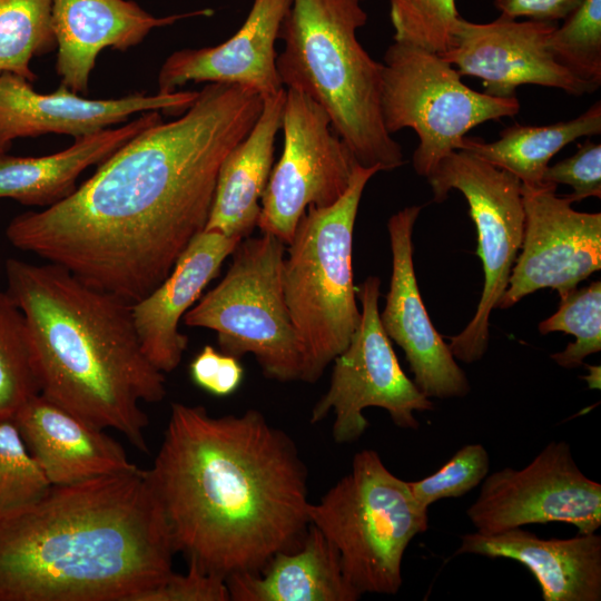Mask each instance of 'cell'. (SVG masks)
Instances as JSON below:
<instances>
[{
    "mask_svg": "<svg viewBox=\"0 0 601 601\" xmlns=\"http://www.w3.org/2000/svg\"><path fill=\"white\" fill-rule=\"evenodd\" d=\"M262 108L253 89L207 83L178 119L138 134L70 196L14 217L7 239L92 287L139 302L205 229L220 165Z\"/></svg>",
    "mask_w": 601,
    "mask_h": 601,
    "instance_id": "cell-1",
    "label": "cell"
},
{
    "mask_svg": "<svg viewBox=\"0 0 601 601\" xmlns=\"http://www.w3.org/2000/svg\"><path fill=\"white\" fill-rule=\"evenodd\" d=\"M146 475L176 553L225 579L259 573L297 549L311 524L296 444L257 410L215 416L171 403Z\"/></svg>",
    "mask_w": 601,
    "mask_h": 601,
    "instance_id": "cell-2",
    "label": "cell"
},
{
    "mask_svg": "<svg viewBox=\"0 0 601 601\" xmlns=\"http://www.w3.org/2000/svg\"><path fill=\"white\" fill-rule=\"evenodd\" d=\"M175 553L146 470L50 485L0 511V601H137Z\"/></svg>",
    "mask_w": 601,
    "mask_h": 601,
    "instance_id": "cell-3",
    "label": "cell"
},
{
    "mask_svg": "<svg viewBox=\"0 0 601 601\" xmlns=\"http://www.w3.org/2000/svg\"><path fill=\"white\" fill-rule=\"evenodd\" d=\"M6 276L26 321L39 393L148 452L141 403L162 401L166 380L141 348L132 304L49 262L9 258Z\"/></svg>",
    "mask_w": 601,
    "mask_h": 601,
    "instance_id": "cell-4",
    "label": "cell"
},
{
    "mask_svg": "<svg viewBox=\"0 0 601 601\" xmlns=\"http://www.w3.org/2000/svg\"><path fill=\"white\" fill-rule=\"evenodd\" d=\"M359 1L292 0L276 66L283 86L325 110L358 165L393 170L404 164V155L382 117V63L356 37L367 21Z\"/></svg>",
    "mask_w": 601,
    "mask_h": 601,
    "instance_id": "cell-5",
    "label": "cell"
},
{
    "mask_svg": "<svg viewBox=\"0 0 601 601\" xmlns=\"http://www.w3.org/2000/svg\"><path fill=\"white\" fill-rule=\"evenodd\" d=\"M378 171L356 165L348 188L335 204L308 206L286 249L283 288L302 344V382L318 381L358 327L353 231L364 188Z\"/></svg>",
    "mask_w": 601,
    "mask_h": 601,
    "instance_id": "cell-6",
    "label": "cell"
},
{
    "mask_svg": "<svg viewBox=\"0 0 601 601\" xmlns=\"http://www.w3.org/2000/svg\"><path fill=\"white\" fill-rule=\"evenodd\" d=\"M309 523L337 550L343 573L359 592L396 594L411 541L428 529V510L408 481L393 474L374 450L357 452L351 470L317 503Z\"/></svg>",
    "mask_w": 601,
    "mask_h": 601,
    "instance_id": "cell-7",
    "label": "cell"
},
{
    "mask_svg": "<svg viewBox=\"0 0 601 601\" xmlns=\"http://www.w3.org/2000/svg\"><path fill=\"white\" fill-rule=\"evenodd\" d=\"M285 244L274 235L243 238L223 279L184 315L190 327L213 329L223 353L252 354L263 374L300 381L303 351L283 288Z\"/></svg>",
    "mask_w": 601,
    "mask_h": 601,
    "instance_id": "cell-8",
    "label": "cell"
},
{
    "mask_svg": "<svg viewBox=\"0 0 601 601\" xmlns=\"http://www.w3.org/2000/svg\"><path fill=\"white\" fill-rule=\"evenodd\" d=\"M381 110L391 135L404 128L416 132L413 167L427 178L457 150L467 131L489 120L514 117L520 102L516 97L475 91L439 53L394 41L382 63Z\"/></svg>",
    "mask_w": 601,
    "mask_h": 601,
    "instance_id": "cell-9",
    "label": "cell"
},
{
    "mask_svg": "<svg viewBox=\"0 0 601 601\" xmlns=\"http://www.w3.org/2000/svg\"><path fill=\"white\" fill-rule=\"evenodd\" d=\"M426 179L436 203L444 201L452 189L461 191L476 227L477 256L484 274L482 294L470 323L450 337L449 343L455 359L472 364L487 351L490 315L508 287L521 249L524 230L521 181L464 150L444 157Z\"/></svg>",
    "mask_w": 601,
    "mask_h": 601,
    "instance_id": "cell-10",
    "label": "cell"
},
{
    "mask_svg": "<svg viewBox=\"0 0 601 601\" xmlns=\"http://www.w3.org/2000/svg\"><path fill=\"white\" fill-rule=\"evenodd\" d=\"M381 280L368 276L357 288L361 321L347 347L335 357L326 393L312 408L309 422L319 423L334 414L332 435L336 443L357 441L367 430L363 412L385 410L401 428L417 430L415 412L434 405L403 372L391 339L380 319Z\"/></svg>",
    "mask_w": 601,
    "mask_h": 601,
    "instance_id": "cell-11",
    "label": "cell"
},
{
    "mask_svg": "<svg viewBox=\"0 0 601 601\" xmlns=\"http://www.w3.org/2000/svg\"><path fill=\"white\" fill-rule=\"evenodd\" d=\"M282 129L284 149L260 199L257 227L288 245L308 206L335 204L358 164L325 110L297 89L286 88Z\"/></svg>",
    "mask_w": 601,
    "mask_h": 601,
    "instance_id": "cell-12",
    "label": "cell"
},
{
    "mask_svg": "<svg viewBox=\"0 0 601 601\" xmlns=\"http://www.w3.org/2000/svg\"><path fill=\"white\" fill-rule=\"evenodd\" d=\"M466 515L482 534L549 522L594 533L601 526V484L579 469L565 441H553L523 469L487 474Z\"/></svg>",
    "mask_w": 601,
    "mask_h": 601,
    "instance_id": "cell-13",
    "label": "cell"
},
{
    "mask_svg": "<svg viewBox=\"0 0 601 601\" xmlns=\"http://www.w3.org/2000/svg\"><path fill=\"white\" fill-rule=\"evenodd\" d=\"M555 190L552 184H521V252L496 308H510L546 287L562 298L601 268V214L573 209L572 201Z\"/></svg>",
    "mask_w": 601,
    "mask_h": 601,
    "instance_id": "cell-14",
    "label": "cell"
},
{
    "mask_svg": "<svg viewBox=\"0 0 601 601\" xmlns=\"http://www.w3.org/2000/svg\"><path fill=\"white\" fill-rule=\"evenodd\" d=\"M556 22L516 21L501 16L487 23L459 18L451 48L442 56L461 76L482 80L484 93L514 98L523 85L556 88L582 96L599 87L584 81L551 55L548 40Z\"/></svg>",
    "mask_w": 601,
    "mask_h": 601,
    "instance_id": "cell-15",
    "label": "cell"
},
{
    "mask_svg": "<svg viewBox=\"0 0 601 601\" xmlns=\"http://www.w3.org/2000/svg\"><path fill=\"white\" fill-rule=\"evenodd\" d=\"M421 206L405 207L387 223L392 275L381 324L405 353L413 382L428 398L463 397L470 390L464 371L432 324L418 289L412 234Z\"/></svg>",
    "mask_w": 601,
    "mask_h": 601,
    "instance_id": "cell-16",
    "label": "cell"
},
{
    "mask_svg": "<svg viewBox=\"0 0 601 601\" xmlns=\"http://www.w3.org/2000/svg\"><path fill=\"white\" fill-rule=\"evenodd\" d=\"M198 91L145 95L136 92L118 99H88L60 86L51 93L33 90L27 79L0 73V152L17 138L65 134L75 138L110 128L137 112L156 110L168 116L184 114Z\"/></svg>",
    "mask_w": 601,
    "mask_h": 601,
    "instance_id": "cell-17",
    "label": "cell"
},
{
    "mask_svg": "<svg viewBox=\"0 0 601 601\" xmlns=\"http://www.w3.org/2000/svg\"><path fill=\"white\" fill-rule=\"evenodd\" d=\"M292 0H254L242 27L215 47L173 52L158 75V93L188 82L238 85L266 98L284 89L275 48Z\"/></svg>",
    "mask_w": 601,
    "mask_h": 601,
    "instance_id": "cell-18",
    "label": "cell"
},
{
    "mask_svg": "<svg viewBox=\"0 0 601 601\" xmlns=\"http://www.w3.org/2000/svg\"><path fill=\"white\" fill-rule=\"evenodd\" d=\"M242 239L217 231L198 233L177 258L169 275L147 296L132 304L141 348L160 372L178 367L188 345L179 322L219 274L224 260Z\"/></svg>",
    "mask_w": 601,
    "mask_h": 601,
    "instance_id": "cell-19",
    "label": "cell"
},
{
    "mask_svg": "<svg viewBox=\"0 0 601 601\" xmlns=\"http://www.w3.org/2000/svg\"><path fill=\"white\" fill-rule=\"evenodd\" d=\"M213 12L203 9L158 18L131 0H51V24L58 49L56 70L61 85L77 93H87L101 50L125 51L140 43L154 28Z\"/></svg>",
    "mask_w": 601,
    "mask_h": 601,
    "instance_id": "cell-20",
    "label": "cell"
},
{
    "mask_svg": "<svg viewBox=\"0 0 601 601\" xmlns=\"http://www.w3.org/2000/svg\"><path fill=\"white\" fill-rule=\"evenodd\" d=\"M12 420L51 485L140 469L105 430L40 393L27 401Z\"/></svg>",
    "mask_w": 601,
    "mask_h": 601,
    "instance_id": "cell-21",
    "label": "cell"
},
{
    "mask_svg": "<svg viewBox=\"0 0 601 601\" xmlns=\"http://www.w3.org/2000/svg\"><path fill=\"white\" fill-rule=\"evenodd\" d=\"M455 554L504 558L524 565L536 579L544 601L601 600V535L541 539L522 528L497 534L466 533Z\"/></svg>",
    "mask_w": 601,
    "mask_h": 601,
    "instance_id": "cell-22",
    "label": "cell"
},
{
    "mask_svg": "<svg viewBox=\"0 0 601 601\" xmlns=\"http://www.w3.org/2000/svg\"><path fill=\"white\" fill-rule=\"evenodd\" d=\"M286 89L263 99L262 112L224 158L204 230L239 239L257 226L260 199L273 168L275 140L282 128Z\"/></svg>",
    "mask_w": 601,
    "mask_h": 601,
    "instance_id": "cell-23",
    "label": "cell"
},
{
    "mask_svg": "<svg viewBox=\"0 0 601 601\" xmlns=\"http://www.w3.org/2000/svg\"><path fill=\"white\" fill-rule=\"evenodd\" d=\"M162 121L161 112H144L119 128H106L76 138L68 148L40 157L0 152V199L50 207L76 190L88 167L100 164L145 129Z\"/></svg>",
    "mask_w": 601,
    "mask_h": 601,
    "instance_id": "cell-24",
    "label": "cell"
},
{
    "mask_svg": "<svg viewBox=\"0 0 601 601\" xmlns=\"http://www.w3.org/2000/svg\"><path fill=\"white\" fill-rule=\"evenodd\" d=\"M230 601H356L335 546L309 524L302 544L275 554L259 573L226 579Z\"/></svg>",
    "mask_w": 601,
    "mask_h": 601,
    "instance_id": "cell-25",
    "label": "cell"
},
{
    "mask_svg": "<svg viewBox=\"0 0 601 601\" xmlns=\"http://www.w3.org/2000/svg\"><path fill=\"white\" fill-rule=\"evenodd\" d=\"M601 132V102L598 100L579 117L546 126L514 124L500 132V138L485 142L464 136L457 150L514 175L521 184L538 186L551 158L568 144Z\"/></svg>",
    "mask_w": 601,
    "mask_h": 601,
    "instance_id": "cell-26",
    "label": "cell"
},
{
    "mask_svg": "<svg viewBox=\"0 0 601 601\" xmlns=\"http://www.w3.org/2000/svg\"><path fill=\"white\" fill-rule=\"evenodd\" d=\"M57 47L51 24V0H0V73L29 82L37 79L30 61Z\"/></svg>",
    "mask_w": 601,
    "mask_h": 601,
    "instance_id": "cell-27",
    "label": "cell"
},
{
    "mask_svg": "<svg viewBox=\"0 0 601 601\" xmlns=\"http://www.w3.org/2000/svg\"><path fill=\"white\" fill-rule=\"evenodd\" d=\"M38 393L23 314L0 290V420L12 418Z\"/></svg>",
    "mask_w": 601,
    "mask_h": 601,
    "instance_id": "cell-28",
    "label": "cell"
},
{
    "mask_svg": "<svg viewBox=\"0 0 601 601\" xmlns=\"http://www.w3.org/2000/svg\"><path fill=\"white\" fill-rule=\"evenodd\" d=\"M560 299L558 311L539 324V332L573 335L575 341L551 358L561 367L575 368L601 349V283L575 288Z\"/></svg>",
    "mask_w": 601,
    "mask_h": 601,
    "instance_id": "cell-29",
    "label": "cell"
},
{
    "mask_svg": "<svg viewBox=\"0 0 601 601\" xmlns=\"http://www.w3.org/2000/svg\"><path fill=\"white\" fill-rule=\"evenodd\" d=\"M550 35L553 58L578 78L601 85V0H583Z\"/></svg>",
    "mask_w": 601,
    "mask_h": 601,
    "instance_id": "cell-30",
    "label": "cell"
},
{
    "mask_svg": "<svg viewBox=\"0 0 601 601\" xmlns=\"http://www.w3.org/2000/svg\"><path fill=\"white\" fill-rule=\"evenodd\" d=\"M390 18L394 41L442 55L460 16L455 0H390Z\"/></svg>",
    "mask_w": 601,
    "mask_h": 601,
    "instance_id": "cell-31",
    "label": "cell"
},
{
    "mask_svg": "<svg viewBox=\"0 0 601 601\" xmlns=\"http://www.w3.org/2000/svg\"><path fill=\"white\" fill-rule=\"evenodd\" d=\"M50 485L13 420H0V511L36 500Z\"/></svg>",
    "mask_w": 601,
    "mask_h": 601,
    "instance_id": "cell-32",
    "label": "cell"
},
{
    "mask_svg": "<svg viewBox=\"0 0 601 601\" xmlns=\"http://www.w3.org/2000/svg\"><path fill=\"white\" fill-rule=\"evenodd\" d=\"M490 472V455L482 444L461 447L435 473L408 481L416 502L425 510L433 503L460 497L476 487Z\"/></svg>",
    "mask_w": 601,
    "mask_h": 601,
    "instance_id": "cell-33",
    "label": "cell"
},
{
    "mask_svg": "<svg viewBox=\"0 0 601 601\" xmlns=\"http://www.w3.org/2000/svg\"><path fill=\"white\" fill-rule=\"evenodd\" d=\"M542 183L568 185L572 203L588 197H601V145L587 139L574 155L545 169Z\"/></svg>",
    "mask_w": 601,
    "mask_h": 601,
    "instance_id": "cell-34",
    "label": "cell"
},
{
    "mask_svg": "<svg viewBox=\"0 0 601 601\" xmlns=\"http://www.w3.org/2000/svg\"><path fill=\"white\" fill-rule=\"evenodd\" d=\"M137 601H230L226 579L188 561L186 573L174 571Z\"/></svg>",
    "mask_w": 601,
    "mask_h": 601,
    "instance_id": "cell-35",
    "label": "cell"
},
{
    "mask_svg": "<svg viewBox=\"0 0 601 601\" xmlns=\"http://www.w3.org/2000/svg\"><path fill=\"white\" fill-rule=\"evenodd\" d=\"M189 373L193 382L215 396H228L243 381L244 370L237 357L206 345L191 361Z\"/></svg>",
    "mask_w": 601,
    "mask_h": 601,
    "instance_id": "cell-36",
    "label": "cell"
},
{
    "mask_svg": "<svg viewBox=\"0 0 601 601\" xmlns=\"http://www.w3.org/2000/svg\"><path fill=\"white\" fill-rule=\"evenodd\" d=\"M583 0H494L501 16L556 22L565 19Z\"/></svg>",
    "mask_w": 601,
    "mask_h": 601,
    "instance_id": "cell-37",
    "label": "cell"
},
{
    "mask_svg": "<svg viewBox=\"0 0 601 601\" xmlns=\"http://www.w3.org/2000/svg\"><path fill=\"white\" fill-rule=\"evenodd\" d=\"M590 371L589 375L584 378L587 380L591 388H600V367L599 366H587Z\"/></svg>",
    "mask_w": 601,
    "mask_h": 601,
    "instance_id": "cell-38",
    "label": "cell"
}]
</instances>
